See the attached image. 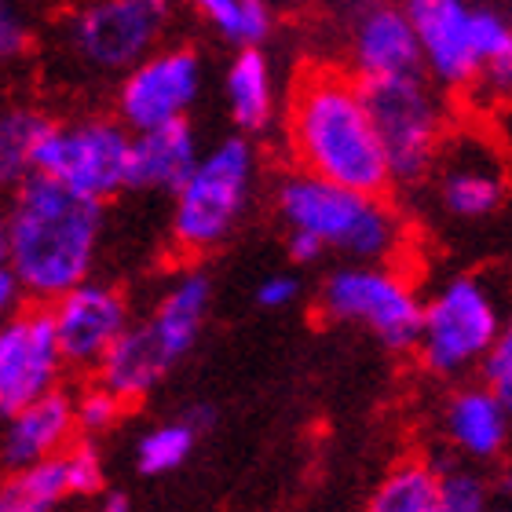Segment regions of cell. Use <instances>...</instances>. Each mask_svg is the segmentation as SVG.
I'll list each match as a JSON object with an SVG mask.
<instances>
[{"mask_svg":"<svg viewBox=\"0 0 512 512\" xmlns=\"http://www.w3.org/2000/svg\"><path fill=\"white\" fill-rule=\"evenodd\" d=\"M107 227V205L77 198L59 183L30 176L4 202V264L22 297L48 308L88 282Z\"/></svg>","mask_w":512,"mask_h":512,"instance_id":"obj_1","label":"cell"},{"mask_svg":"<svg viewBox=\"0 0 512 512\" xmlns=\"http://www.w3.org/2000/svg\"><path fill=\"white\" fill-rule=\"evenodd\" d=\"M286 147L304 176L363 194L392 191L363 85L341 63L308 66L297 77L286 107Z\"/></svg>","mask_w":512,"mask_h":512,"instance_id":"obj_2","label":"cell"},{"mask_svg":"<svg viewBox=\"0 0 512 512\" xmlns=\"http://www.w3.org/2000/svg\"><path fill=\"white\" fill-rule=\"evenodd\" d=\"M275 205L289 231L315 238L322 253H341L352 264H392L406 246V224L388 194L348 191L293 169L278 180Z\"/></svg>","mask_w":512,"mask_h":512,"instance_id":"obj_3","label":"cell"},{"mask_svg":"<svg viewBox=\"0 0 512 512\" xmlns=\"http://www.w3.org/2000/svg\"><path fill=\"white\" fill-rule=\"evenodd\" d=\"M180 0H77L55 26V59L81 85H118L169 44Z\"/></svg>","mask_w":512,"mask_h":512,"instance_id":"obj_4","label":"cell"},{"mask_svg":"<svg viewBox=\"0 0 512 512\" xmlns=\"http://www.w3.org/2000/svg\"><path fill=\"white\" fill-rule=\"evenodd\" d=\"M260 154L242 132L202 150L183 187L172 194V242L183 253H209L235 235L256 191Z\"/></svg>","mask_w":512,"mask_h":512,"instance_id":"obj_5","label":"cell"},{"mask_svg":"<svg viewBox=\"0 0 512 512\" xmlns=\"http://www.w3.org/2000/svg\"><path fill=\"white\" fill-rule=\"evenodd\" d=\"M392 187H421L450 139V96L425 74L363 85Z\"/></svg>","mask_w":512,"mask_h":512,"instance_id":"obj_6","label":"cell"},{"mask_svg":"<svg viewBox=\"0 0 512 512\" xmlns=\"http://www.w3.org/2000/svg\"><path fill=\"white\" fill-rule=\"evenodd\" d=\"M128 147L132 132L110 114L52 121L37 150V176L59 183L77 198L107 205L128 191Z\"/></svg>","mask_w":512,"mask_h":512,"instance_id":"obj_7","label":"cell"},{"mask_svg":"<svg viewBox=\"0 0 512 512\" xmlns=\"http://www.w3.org/2000/svg\"><path fill=\"white\" fill-rule=\"evenodd\" d=\"M319 308L326 319L363 326L388 352H414L421 333V297L392 264H344L322 278Z\"/></svg>","mask_w":512,"mask_h":512,"instance_id":"obj_8","label":"cell"},{"mask_svg":"<svg viewBox=\"0 0 512 512\" xmlns=\"http://www.w3.org/2000/svg\"><path fill=\"white\" fill-rule=\"evenodd\" d=\"M502 337V311L480 275H454L421 300V363L439 377H458L480 363Z\"/></svg>","mask_w":512,"mask_h":512,"instance_id":"obj_9","label":"cell"},{"mask_svg":"<svg viewBox=\"0 0 512 512\" xmlns=\"http://www.w3.org/2000/svg\"><path fill=\"white\" fill-rule=\"evenodd\" d=\"M205 92V59L191 44H161L114 85L110 118L136 136L150 128L187 121Z\"/></svg>","mask_w":512,"mask_h":512,"instance_id":"obj_10","label":"cell"},{"mask_svg":"<svg viewBox=\"0 0 512 512\" xmlns=\"http://www.w3.org/2000/svg\"><path fill=\"white\" fill-rule=\"evenodd\" d=\"M326 8L344 48L341 70L359 85L425 74L403 0H326Z\"/></svg>","mask_w":512,"mask_h":512,"instance_id":"obj_11","label":"cell"},{"mask_svg":"<svg viewBox=\"0 0 512 512\" xmlns=\"http://www.w3.org/2000/svg\"><path fill=\"white\" fill-rule=\"evenodd\" d=\"M406 22L414 30L421 70L439 92L465 96L480 81L483 59L476 41L472 0H403Z\"/></svg>","mask_w":512,"mask_h":512,"instance_id":"obj_12","label":"cell"},{"mask_svg":"<svg viewBox=\"0 0 512 512\" xmlns=\"http://www.w3.org/2000/svg\"><path fill=\"white\" fill-rule=\"evenodd\" d=\"M63 355L55 344L48 308L26 304L0 322V417L8 421L44 399L63 381Z\"/></svg>","mask_w":512,"mask_h":512,"instance_id":"obj_13","label":"cell"},{"mask_svg":"<svg viewBox=\"0 0 512 512\" xmlns=\"http://www.w3.org/2000/svg\"><path fill=\"white\" fill-rule=\"evenodd\" d=\"M55 344L70 370H96L103 355L128 330V300L118 286L88 278L48 304Z\"/></svg>","mask_w":512,"mask_h":512,"instance_id":"obj_14","label":"cell"},{"mask_svg":"<svg viewBox=\"0 0 512 512\" xmlns=\"http://www.w3.org/2000/svg\"><path fill=\"white\" fill-rule=\"evenodd\" d=\"M428 180L436 187L439 209L461 224L491 220L502 213L509 198V176H505L502 158L472 139H447Z\"/></svg>","mask_w":512,"mask_h":512,"instance_id":"obj_15","label":"cell"},{"mask_svg":"<svg viewBox=\"0 0 512 512\" xmlns=\"http://www.w3.org/2000/svg\"><path fill=\"white\" fill-rule=\"evenodd\" d=\"M198 158H202V143L191 118L136 132L128 147V191L176 194Z\"/></svg>","mask_w":512,"mask_h":512,"instance_id":"obj_16","label":"cell"},{"mask_svg":"<svg viewBox=\"0 0 512 512\" xmlns=\"http://www.w3.org/2000/svg\"><path fill=\"white\" fill-rule=\"evenodd\" d=\"M176 363H180V355L161 341L147 319H139L128 322V330L103 355V363L96 366V384H103L110 395H118L121 403H132V399L154 392V384L165 381Z\"/></svg>","mask_w":512,"mask_h":512,"instance_id":"obj_17","label":"cell"},{"mask_svg":"<svg viewBox=\"0 0 512 512\" xmlns=\"http://www.w3.org/2000/svg\"><path fill=\"white\" fill-rule=\"evenodd\" d=\"M74 403L70 392L55 388L44 399L30 403L15 417H8V432H4V461L8 469H26L37 461L59 458L70 439H74Z\"/></svg>","mask_w":512,"mask_h":512,"instance_id":"obj_18","label":"cell"},{"mask_svg":"<svg viewBox=\"0 0 512 512\" xmlns=\"http://www.w3.org/2000/svg\"><path fill=\"white\" fill-rule=\"evenodd\" d=\"M224 103L242 136H260L278 121L275 63L264 48H242L224 70Z\"/></svg>","mask_w":512,"mask_h":512,"instance_id":"obj_19","label":"cell"},{"mask_svg":"<svg viewBox=\"0 0 512 512\" xmlns=\"http://www.w3.org/2000/svg\"><path fill=\"white\" fill-rule=\"evenodd\" d=\"M443 421L450 443L469 461H494L509 443V406L498 403L480 384L450 395Z\"/></svg>","mask_w":512,"mask_h":512,"instance_id":"obj_20","label":"cell"},{"mask_svg":"<svg viewBox=\"0 0 512 512\" xmlns=\"http://www.w3.org/2000/svg\"><path fill=\"white\" fill-rule=\"evenodd\" d=\"M209 308H213V282H209V275L205 271H183L165 289V297L147 315V322L158 330L161 341L183 359L194 348V341H198Z\"/></svg>","mask_w":512,"mask_h":512,"instance_id":"obj_21","label":"cell"},{"mask_svg":"<svg viewBox=\"0 0 512 512\" xmlns=\"http://www.w3.org/2000/svg\"><path fill=\"white\" fill-rule=\"evenodd\" d=\"M52 114L37 103H4L0 107V194L37 176V150H41Z\"/></svg>","mask_w":512,"mask_h":512,"instance_id":"obj_22","label":"cell"},{"mask_svg":"<svg viewBox=\"0 0 512 512\" xmlns=\"http://www.w3.org/2000/svg\"><path fill=\"white\" fill-rule=\"evenodd\" d=\"M187 8L235 52L264 48L275 33V8L267 0H187Z\"/></svg>","mask_w":512,"mask_h":512,"instance_id":"obj_23","label":"cell"},{"mask_svg":"<svg viewBox=\"0 0 512 512\" xmlns=\"http://www.w3.org/2000/svg\"><path fill=\"white\" fill-rule=\"evenodd\" d=\"M70 498L63 454L26 469H15L0 483V512H55Z\"/></svg>","mask_w":512,"mask_h":512,"instance_id":"obj_24","label":"cell"},{"mask_svg":"<svg viewBox=\"0 0 512 512\" xmlns=\"http://www.w3.org/2000/svg\"><path fill=\"white\" fill-rule=\"evenodd\" d=\"M439 472L428 461H406L381 480L366 512H432L436 509Z\"/></svg>","mask_w":512,"mask_h":512,"instance_id":"obj_25","label":"cell"},{"mask_svg":"<svg viewBox=\"0 0 512 512\" xmlns=\"http://www.w3.org/2000/svg\"><path fill=\"white\" fill-rule=\"evenodd\" d=\"M194 443H198V432H194L183 417H176V421H169V425L150 428L136 447L139 472H143V476H161V472L180 469L183 461L191 458Z\"/></svg>","mask_w":512,"mask_h":512,"instance_id":"obj_26","label":"cell"},{"mask_svg":"<svg viewBox=\"0 0 512 512\" xmlns=\"http://www.w3.org/2000/svg\"><path fill=\"white\" fill-rule=\"evenodd\" d=\"M436 472L439 491L432 512H491V487L472 465L447 461V465H436Z\"/></svg>","mask_w":512,"mask_h":512,"instance_id":"obj_27","label":"cell"},{"mask_svg":"<svg viewBox=\"0 0 512 512\" xmlns=\"http://www.w3.org/2000/svg\"><path fill=\"white\" fill-rule=\"evenodd\" d=\"M37 48V15L30 0H0V74L15 70Z\"/></svg>","mask_w":512,"mask_h":512,"instance_id":"obj_28","label":"cell"},{"mask_svg":"<svg viewBox=\"0 0 512 512\" xmlns=\"http://www.w3.org/2000/svg\"><path fill=\"white\" fill-rule=\"evenodd\" d=\"M70 403H74V428L77 432H85V436H99V432H107L114 428L121 414H125V403H121L118 395H110L103 384H88L81 395H70Z\"/></svg>","mask_w":512,"mask_h":512,"instance_id":"obj_29","label":"cell"},{"mask_svg":"<svg viewBox=\"0 0 512 512\" xmlns=\"http://www.w3.org/2000/svg\"><path fill=\"white\" fill-rule=\"evenodd\" d=\"M480 374H483V384L487 392L498 399L502 406L512 403V333L502 330V337L487 348V355L480 359Z\"/></svg>","mask_w":512,"mask_h":512,"instance_id":"obj_30","label":"cell"},{"mask_svg":"<svg viewBox=\"0 0 512 512\" xmlns=\"http://www.w3.org/2000/svg\"><path fill=\"white\" fill-rule=\"evenodd\" d=\"M63 469L70 494H96L103 487V458H99V450L88 439L63 450Z\"/></svg>","mask_w":512,"mask_h":512,"instance_id":"obj_31","label":"cell"},{"mask_svg":"<svg viewBox=\"0 0 512 512\" xmlns=\"http://www.w3.org/2000/svg\"><path fill=\"white\" fill-rule=\"evenodd\" d=\"M300 297V282L293 275H267L256 286V304L267 311H282Z\"/></svg>","mask_w":512,"mask_h":512,"instance_id":"obj_32","label":"cell"},{"mask_svg":"<svg viewBox=\"0 0 512 512\" xmlns=\"http://www.w3.org/2000/svg\"><path fill=\"white\" fill-rule=\"evenodd\" d=\"M19 308H26V297H22L15 275H11V267L0 260V322L11 319Z\"/></svg>","mask_w":512,"mask_h":512,"instance_id":"obj_33","label":"cell"},{"mask_svg":"<svg viewBox=\"0 0 512 512\" xmlns=\"http://www.w3.org/2000/svg\"><path fill=\"white\" fill-rule=\"evenodd\" d=\"M289 256H293L297 264H315V260H322L326 253H322V246L315 242V238L289 231Z\"/></svg>","mask_w":512,"mask_h":512,"instance_id":"obj_34","label":"cell"},{"mask_svg":"<svg viewBox=\"0 0 512 512\" xmlns=\"http://www.w3.org/2000/svg\"><path fill=\"white\" fill-rule=\"evenodd\" d=\"M96 512H128V502H125V494H110L107 502L99 505Z\"/></svg>","mask_w":512,"mask_h":512,"instance_id":"obj_35","label":"cell"},{"mask_svg":"<svg viewBox=\"0 0 512 512\" xmlns=\"http://www.w3.org/2000/svg\"><path fill=\"white\" fill-rule=\"evenodd\" d=\"M0 260H4V198H0Z\"/></svg>","mask_w":512,"mask_h":512,"instance_id":"obj_36","label":"cell"}]
</instances>
